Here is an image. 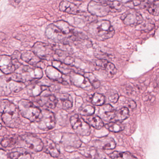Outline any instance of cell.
Segmentation results:
<instances>
[{
	"instance_id": "cell-27",
	"label": "cell",
	"mask_w": 159,
	"mask_h": 159,
	"mask_svg": "<svg viewBox=\"0 0 159 159\" xmlns=\"http://www.w3.org/2000/svg\"><path fill=\"white\" fill-rule=\"evenodd\" d=\"M57 57L58 61H60L68 66H71L74 62V59L67 52L61 50H55V55Z\"/></svg>"
},
{
	"instance_id": "cell-8",
	"label": "cell",
	"mask_w": 159,
	"mask_h": 159,
	"mask_svg": "<svg viewBox=\"0 0 159 159\" xmlns=\"http://www.w3.org/2000/svg\"><path fill=\"white\" fill-rule=\"evenodd\" d=\"M70 122L73 131L82 136H88L91 134V127L80 115L75 114L70 118Z\"/></svg>"
},
{
	"instance_id": "cell-28",
	"label": "cell",
	"mask_w": 159,
	"mask_h": 159,
	"mask_svg": "<svg viewBox=\"0 0 159 159\" xmlns=\"http://www.w3.org/2000/svg\"><path fill=\"white\" fill-rule=\"evenodd\" d=\"M19 136L16 134L10 136H6L1 137V145L2 147L5 148H12L14 147L18 142Z\"/></svg>"
},
{
	"instance_id": "cell-21",
	"label": "cell",
	"mask_w": 159,
	"mask_h": 159,
	"mask_svg": "<svg viewBox=\"0 0 159 159\" xmlns=\"http://www.w3.org/2000/svg\"><path fill=\"white\" fill-rule=\"evenodd\" d=\"M21 59L32 66L40 68L39 65L42 63L41 59L37 56L33 52L26 51L22 53Z\"/></svg>"
},
{
	"instance_id": "cell-41",
	"label": "cell",
	"mask_w": 159,
	"mask_h": 159,
	"mask_svg": "<svg viewBox=\"0 0 159 159\" xmlns=\"http://www.w3.org/2000/svg\"><path fill=\"white\" fill-rule=\"evenodd\" d=\"M139 25L140 26V30H144L145 31H150L154 28V25L151 22L147 21V22H143ZM139 26V25H138Z\"/></svg>"
},
{
	"instance_id": "cell-11",
	"label": "cell",
	"mask_w": 159,
	"mask_h": 159,
	"mask_svg": "<svg viewBox=\"0 0 159 159\" xmlns=\"http://www.w3.org/2000/svg\"><path fill=\"white\" fill-rule=\"evenodd\" d=\"M45 35L53 42L65 44L69 43V38L63 34L53 24L48 26L45 30Z\"/></svg>"
},
{
	"instance_id": "cell-29",
	"label": "cell",
	"mask_w": 159,
	"mask_h": 159,
	"mask_svg": "<svg viewBox=\"0 0 159 159\" xmlns=\"http://www.w3.org/2000/svg\"><path fill=\"white\" fill-rule=\"evenodd\" d=\"M52 66L64 75H69L70 72L74 70L71 66H68L58 60H53L52 61Z\"/></svg>"
},
{
	"instance_id": "cell-37",
	"label": "cell",
	"mask_w": 159,
	"mask_h": 159,
	"mask_svg": "<svg viewBox=\"0 0 159 159\" xmlns=\"http://www.w3.org/2000/svg\"><path fill=\"white\" fill-rule=\"evenodd\" d=\"M80 115L85 117H90L93 116L95 111L94 107L91 105H86L81 107L79 110Z\"/></svg>"
},
{
	"instance_id": "cell-7",
	"label": "cell",
	"mask_w": 159,
	"mask_h": 159,
	"mask_svg": "<svg viewBox=\"0 0 159 159\" xmlns=\"http://www.w3.org/2000/svg\"><path fill=\"white\" fill-rule=\"evenodd\" d=\"M32 52L41 60H54L55 51L51 44L37 42L33 45Z\"/></svg>"
},
{
	"instance_id": "cell-36",
	"label": "cell",
	"mask_w": 159,
	"mask_h": 159,
	"mask_svg": "<svg viewBox=\"0 0 159 159\" xmlns=\"http://www.w3.org/2000/svg\"><path fill=\"white\" fill-rule=\"evenodd\" d=\"M129 117V111L128 108L123 107L116 111L115 121L122 122L126 120Z\"/></svg>"
},
{
	"instance_id": "cell-12",
	"label": "cell",
	"mask_w": 159,
	"mask_h": 159,
	"mask_svg": "<svg viewBox=\"0 0 159 159\" xmlns=\"http://www.w3.org/2000/svg\"><path fill=\"white\" fill-rule=\"evenodd\" d=\"M42 117L38 123V127L43 131H48L53 129L56 124L55 116L52 111L48 109L42 110Z\"/></svg>"
},
{
	"instance_id": "cell-6",
	"label": "cell",
	"mask_w": 159,
	"mask_h": 159,
	"mask_svg": "<svg viewBox=\"0 0 159 159\" xmlns=\"http://www.w3.org/2000/svg\"><path fill=\"white\" fill-rule=\"evenodd\" d=\"M20 140L25 149L32 152L42 151L44 148V143L37 136L30 133H26L20 136Z\"/></svg>"
},
{
	"instance_id": "cell-38",
	"label": "cell",
	"mask_w": 159,
	"mask_h": 159,
	"mask_svg": "<svg viewBox=\"0 0 159 159\" xmlns=\"http://www.w3.org/2000/svg\"><path fill=\"white\" fill-rule=\"evenodd\" d=\"M148 11L153 16L159 15V1L150 2L147 7Z\"/></svg>"
},
{
	"instance_id": "cell-20",
	"label": "cell",
	"mask_w": 159,
	"mask_h": 159,
	"mask_svg": "<svg viewBox=\"0 0 159 159\" xmlns=\"http://www.w3.org/2000/svg\"><path fill=\"white\" fill-rule=\"evenodd\" d=\"M95 64L98 67L105 70L109 77H113L117 73V70L115 66L107 60L98 59L96 61Z\"/></svg>"
},
{
	"instance_id": "cell-4",
	"label": "cell",
	"mask_w": 159,
	"mask_h": 159,
	"mask_svg": "<svg viewBox=\"0 0 159 159\" xmlns=\"http://www.w3.org/2000/svg\"><path fill=\"white\" fill-rule=\"evenodd\" d=\"M18 107L21 115L31 122L38 123L42 117L41 110L27 99L20 100L18 103Z\"/></svg>"
},
{
	"instance_id": "cell-3",
	"label": "cell",
	"mask_w": 159,
	"mask_h": 159,
	"mask_svg": "<svg viewBox=\"0 0 159 159\" xmlns=\"http://www.w3.org/2000/svg\"><path fill=\"white\" fill-rule=\"evenodd\" d=\"M26 86L20 74L17 72L5 75L1 78L2 95H9L11 93H18Z\"/></svg>"
},
{
	"instance_id": "cell-16",
	"label": "cell",
	"mask_w": 159,
	"mask_h": 159,
	"mask_svg": "<svg viewBox=\"0 0 159 159\" xmlns=\"http://www.w3.org/2000/svg\"><path fill=\"white\" fill-rule=\"evenodd\" d=\"M94 147L102 150H112L115 148L116 144L112 138L105 136L93 141Z\"/></svg>"
},
{
	"instance_id": "cell-2",
	"label": "cell",
	"mask_w": 159,
	"mask_h": 159,
	"mask_svg": "<svg viewBox=\"0 0 159 159\" xmlns=\"http://www.w3.org/2000/svg\"><path fill=\"white\" fill-rule=\"evenodd\" d=\"M87 31L93 38L101 41L112 38L115 33L110 22L106 20L91 22Z\"/></svg>"
},
{
	"instance_id": "cell-1",
	"label": "cell",
	"mask_w": 159,
	"mask_h": 159,
	"mask_svg": "<svg viewBox=\"0 0 159 159\" xmlns=\"http://www.w3.org/2000/svg\"><path fill=\"white\" fill-rule=\"evenodd\" d=\"M1 118L6 126L11 128L19 127L21 124L20 111L18 107L8 99H3L0 105Z\"/></svg>"
},
{
	"instance_id": "cell-42",
	"label": "cell",
	"mask_w": 159,
	"mask_h": 159,
	"mask_svg": "<svg viewBox=\"0 0 159 159\" xmlns=\"http://www.w3.org/2000/svg\"><path fill=\"white\" fill-rule=\"evenodd\" d=\"M0 159H11L10 158V153L5 150L1 149Z\"/></svg>"
},
{
	"instance_id": "cell-10",
	"label": "cell",
	"mask_w": 159,
	"mask_h": 159,
	"mask_svg": "<svg viewBox=\"0 0 159 159\" xmlns=\"http://www.w3.org/2000/svg\"><path fill=\"white\" fill-rule=\"evenodd\" d=\"M87 11L92 15L104 17L108 14L111 9L106 1H91L87 6Z\"/></svg>"
},
{
	"instance_id": "cell-43",
	"label": "cell",
	"mask_w": 159,
	"mask_h": 159,
	"mask_svg": "<svg viewBox=\"0 0 159 159\" xmlns=\"http://www.w3.org/2000/svg\"><path fill=\"white\" fill-rule=\"evenodd\" d=\"M109 100L112 103H116L119 100V96L118 93H115L111 95L109 97Z\"/></svg>"
},
{
	"instance_id": "cell-22",
	"label": "cell",
	"mask_w": 159,
	"mask_h": 159,
	"mask_svg": "<svg viewBox=\"0 0 159 159\" xmlns=\"http://www.w3.org/2000/svg\"><path fill=\"white\" fill-rule=\"evenodd\" d=\"M54 25L66 36L70 39L76 33L75 28L64 20H59L53 23Z\"/></svg>"
},
{
	"instance_id": "cell-25",
	"label": "cell",
	"mask_w": 159,
	"mask_h": 159,
	"mask_svg": "<svg viewBox=\"0 0 159 159\" xmlns=\"http://www.w3.org/2000/svg\"><path fill=\"white\" fill-rule=\"evenodd\" d=\"M11 159H32L30 153L24 148H14L10 152Z\"/></svg>"
},
{
	"instance_id": "cell-18",
	"label": "cell",
	"mask_w": 159,
	"mask_h": 159,
	"mask_svg": "<svg viewBox=\"0 0 159 159\" xmlns=\"http://www.w3.org/2000/svg\"><path fill=\"white\" fill-rule=\"evenodd\" d=\"M45 73L47 77L53 81L56 82L64 85H67L68 84L67 83L62 77L63 74L52 66H49L46 68Z\"/></svg>"
},
{
	"instance_id": "cell-35",
	"label": "cell",
	"mask_w": 159,
	"mask_h": 159,
	"mask_svg": "<svg viewBox=\"0 0 159 159\" xmlns=\"http://www.w3.org/2000/svg\"><path fill=\"white\" fill-rule=\"evenodd\" d=\"M91 103L95 106H103L106 101L105 97L102 94L95 93L90 98Z\"/></svg>"
},
{
	"instance_id": "cell-9",
	"label": "cell",
	"mask_w": 159,
	"mask_h": 159,
	"mask_svg": "<svg viewBox=\"0 0 159 159\" xmlns=\"http://www.w3.org/2000/svg\"><path fill=\"white\" fill-rule=\"evenodd\" d=\"M22 65L17 58L7 55L1 56L0 68L2 72L5 75H10L14 73Z\"/></svg>"
},
{
	"instance_id": "cell-40",
	"label": "cell",
	"mask_w": 159,
	"mask_h": 159,
	"mask_svg": "<svg viewBox=\"0 0 159 159\" xmlns=\"http://www.w3.org/2000/svg\"><path fill=\"white\" fill-rule=\"evenodd\" d=\"M108 5L109 6L111 10H113L115 11H121L123 9V4L120 2L118 1H107Z\"/></svg>"
},
{
	"instance_id": "cell-19",
	"label": "cell",
	"mask_w": 159,
	"mask_h": 159,
	"mask_svg": "<svg viewBox=\"0 0 159 159\" xmlns=\"http://www.w3.org/2000/svg\"><path fill=\"white\" fill-rule=\"evenodd\" d=\"M38 103L45 109H54L58 103L57 97L53 94H47L40 98Z\"/></svg>"
},
{
	"instance_id": "cell-13",
	"label": "cell",
	"mask_w": 159,
	"mask_h": 159,
	"mask_svg": "<svg viewBox=\"0 0 159 159\" xmlns=\"http://www.w3.org/2000/svg\"><path fill=\"white\" fill-rule=\"evenodd\" d=\"M69 77L72 84L77 87L86 91H90L93 88L89 80L79 72L73 70L70 72Z\"/></svg>"
},
{
	"instance_id": "cell-26",
	"label": "cell",
	"mask_w": 159,
	"mask_h": 159,
	"mask_svg": "<svg viewBox=\"0 0 159 159\" xmlns=\"http://www.w3.org/2000/svg\"><path fill=\"white\" fill-rule=\"evenodd\" d=\"M45 152L53 158H57L60 154V150L56 143L51 139H47L45 144Z\"/></svg>"
},
{
	"instance_id": "cell-31",
	"label": "cell",
	"mask_w": 159,
	"mask_h": 159,
	"mask_svg": "<svg viewBox=\"0 0 159 159\" xmlns=\"http://www.w3.org/2000/svg\"><path fill=\"white\" fill-rule=\"evenodd\" d=\"M85 151V156L91 159H106L105 154L95 147H90Z\"/></svg>"
},
{
	"instance_id": "cell-30",
	"label": "cell",
	"mask_w": 159,
	"mask_h": 159,
	"mask_svg": "<svg viewBox=\"0 0 159 159\" xmlns=\"http://www.w3.org/2000/svg\"><path fill=\"white\" fill-rule=\"evenodd\" d=\"M57 99H60L62 109L65 110L70 109L73 107V99L71 96L69 94H61Z\"/></svg>"
},
{
	"instance_id": "cell-23",
	"label": "cell",
	"mask_w": 159,
	"mask_h": 159,
	"mask_svg": "<svg viewBox=\"0 0 159 159\" xmlns=\"http://www.w3.org/2000/svg\"><path fill=\"white\" fill-rule=\"evenodd\" d=\"M116 111L113 107L109 104L104 105L99 110L101 119L106 121H110L115 118Z\"/></svg>"
},
{
	"instance_id": "cell-17",
	"label": "cell",
	"mask_w": 159,
	"mask_h": 159,
	"mask_svg": "<svg viewBox=\"0 0 159 159\" xmlns=\"http://www.w3.org/2000/svg\"><path fill=\"white\" fill-rule=\"evenodd\" d=\"M59 8L61 11L73 15L84 16L85 13L82 12L76 4L67 1H62L59 4Z\"/></svg>"
},
{
	"instance_id": "cell-14",
	"label": "cell",
	"mask_w": 159,
	"mask_h": 159,
	"mask_svg": "<svg viewBox=\"0 0 159 159\" xmlns=\"http://www.w3.org/2000/svg\"><path fill=\"white\" fill-rule=\"evenodd\" d=\"M121 18L126 25L137 26L143 22V18L141 15L134 11H129L125 13Z\"/></svg>"
},
{
	"instance_id": "cell-44",
	"label": "cell",
	"mask_w": 159,
	"mask_h": 159,
	"mask_svg": "<svg viewBox=\"0 0 159 159\" xmlns=\"http://www.w3.org/2000/svg\"><path fill=\"white\" fill-rule=\"evenodd\" d=\"M126 104L129 108L132 109L135 108L136 107V104L135 102L132 100H127Z\"/></svg>"
},
{
	"instance_id": "cell-24",
	"label": "cell",
	"mask_w": 159,
	"mask_h": 159,
	"mask_svg": "<svg viewBox=\"0 0 159 159\" xmlns=\"http://www.w3.org/2000/svg\"><path fill=\"white\" fill-rule=\"evenodd\" d=\"M27 92L30 96H39L43 92L46 90H50V87L46 85H40L37 83V82L33 83L27 86Z\"/></svg>"
},
{
	"instance_id": "cell-34",
	"label": "cell",
	"mask_w": 159,
	"mask_h": 159,
	"mask_svg": "<svg viewBox=\"0 0 159 159\" xmlns=\"http://www.w3.org/2000/svg\"><path fill=\"white\" fill-rule=\"evenodd\" d=\"M111 159H138L128 152L114 151L109 154Z\"/></svg>"
},
{
	"instance_id": "cell-15",
	"label": "cell",
	"mask_w": 159,
	"mask_h": 159,
	"mask_svg": "<svg viewBox=\"0 0 159 159\" xmlns=\"http://www.w3.org/2000/svg\"><path fill=\"white\" fill-rule=\"evenodd\" d=\"M61 142L67 148H78L81 146L82 142L79 137L73 134L65 133L62 136Z\"/></svg>"
},
{
	"instance_id": "cell-5",
	"label": "cell",
	"mask_w": 159,
	"mask_h": 159,
	"mask_svg": "<svg viewBox=\"0 0 159 159\" xmlns=\"http://www.w3.org/2000/svg\"><path fill=\"white\" fill-rule=\"evenodd\" d=\"M18 69L19 71L17 73L22 76L26 86L36 82L43 76V71L41 68L23 65Z\"/></svg>"
},
{
	"instance_id": "cell-33",
	"label": "cell",
	"mask_w": 159,
	"mask_h": 159,
	"mask_svg": "<svg viewBox=\"0 0 159 159\" xmlns=\"http://www.w3.org/2000/svg\"><path fill=\"white\" fill-rule=\"evenodd\" d=\"M105 127L109 131L113 133H119L124 129V125L121 122L115 120L107 124Z\"/></svg>"
},
{
	"instance_id": "cell-39",
	"label": "cell",
	"mask_w": 159,
	"mask_h": 159,
	"mask_svg": "<svg viewBox=\"0 0 159 159\" xmlns=\"http://www.w3.org/2000/svg\"><path fill=\"white\" fill-rule=\"evenodd\" d=\"M84 77H86L89 80L90 83L91 84L94 88L97 89L100 87V81L97 79H96L93 73H91V72H86L84 74Z\"/></svg>"
},
{
	"instance_id": "cell-32",
	"label": "cell",
	"mask_w": 159,
	"mask_h": 159,
	"mask_svg": "<svg viewBox=\"0 0 159 159\" xmlns=\"http://www.w3.org/2000/svg\"><path fill=\"white\" fill-rule=\"evenodd\" d=\"M87 123L95 129L99 130L104 126L103 120L98 116H91L87 119Z\"/></svg>"
}]
</instances>
